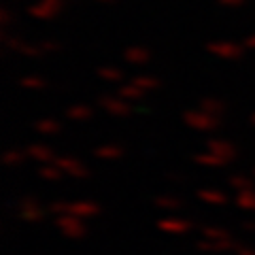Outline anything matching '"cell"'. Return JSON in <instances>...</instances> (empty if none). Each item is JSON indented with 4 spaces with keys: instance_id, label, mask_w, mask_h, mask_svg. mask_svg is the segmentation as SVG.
I'll return each mask as SVG.
<instances>
[{
    "instance_id": "6da1fadb",
    "label": "cell",
    "mask_w": 255,
    "mask_h": 255,
    "mask_svg": "<svg viewBox=\"0 0 255 255\" xmlns=\"http://www.w3.org/2000/svg\"><path fill=\"white\" fill-rule=\"evenodd\" d=\"M49 213L75 215L79 219H90L100 213V206L96 202H53V204H49Z\"/></svg>"
},
{
    "instance_id": "7a4b0ae2",
    "label": "cell",
    "mask_w": 255,
    "mask_h": 255,
    "mask_svg": "<svg viewBox=\"0 0 255 255\" xmlns=\"http://www.w3.org/2000/svg\"><path fill=\"white\" fill-rule=\"evenodd\" d=\"M55 226H58V230L64 236L73 238V241H79V238H83L87 234L83 219L75 217V215H58V217H55Z\"/></svg>"
},
{
    "instance_id": "3957f363",
    "label": "cell",
    "mask_w": 255,
    "mask_h": 255,
    "mask_svg": "<svg viewBox=\"0 0 255 255\" xmlns=\"http://www.w3.org/2000/svg\"><path fill=\"white\" fill-rule=\"evenodd\" d=\"M185 124L194 130H202V132H209V130H215L219 126V119L215 115H209L204 111H189V113L183 115Z\"/></svg>"
},
{
    "instance_id": "277c9868",
    "label": "cell",
    "mask_w": 255,
    "mask_h": 255,
    "mask_svg": "<svg viewBox=\"0 0 255 255\" xmlns=\"http://www.w3.org/2000/svg\"><path fill=\"white\" fill-rule=\"evenodd\" d=\"M196 249L202 253H226V251H236L238 243L232 236L226 238V241H206V238H202V241L196 243Z\"/></svg>"
},
{
    "instance_id": "5b68a950",
    "label": "cell",
    "mask_w": 255,
    "mask_h": 255,
    "mask_svg": "<svg viewBox=\"0 0 255 255\" xmlns=\"http://www.w3.org/2000/svg\"><path fill=\"white\" fill-rule=\"evenodd\" d=\"M53 164L58 166L62 172H66V174H70V177H75V179H85L87 174H90L85 166L75 157H55Z\"/></svg>"
},
{
    "instance_id": "8992f818",
    "label": "cell",
    "mask_w": 255,
    "mask_h": 255,
    "mask_svg": "<svg viewBox=\"0 0 255 255\" xmlns=\"http://www.w3.org/2000/svg\"><path fill=\"white\" fill-rule=\"evenodd\" d=\"M211 53L219 55V58L223 60H236L243 55V47L241 45H234L230 41H217V43H209V47H206Z\"/></svg>"
},
{
    "instance_id": "52a82bcc",
    "label": "cell",
    "mask_w": 255,
    "mask_h": 255,
    "mask_svg": "<svg viewBox=\"0 0 255 255\" xmlns=\"http://www.w3.org/2000/svg\"><path fill=\"white\" fill-rule=\"evenodd\" d=\"M62 6H64V0H43L41 4L30 6L28 13L34 15V17H41V19H49L62 11Z\"/></svg>"
},
{
    "instance_id": "ba28073f",
    "label": "cell",
    "mask_w": 255,
    "mask_h": 255,
    "mask_svg": "<svg viewBox=\"0 0 255 255\" xmlns=\"http://www.w3.org/2000/svg\"><path fill=\"white\" fill-rule=\"evenodd\" d=\"M45 211L38 206V202L34 200V198H23V200L19 202V217L23 221H30V223H36L43 219Z\"/></svg>"
},
{
    "instance_id": "9c48e42d",
    "label": "cell",
    "mask_w": 255,
    "mask_h": 255,
    "mask_svg": "<svg viewBox=\"0 0 255 255\" xmlns=\"http://www.w3.org/2000/svg\"><path fill=\"white\" fill-rule=\"evenodd\" d=\"M157 228L162 230V232L166 234H174V236H179V234H185L191 230V223L187 219H159L157 221Z\"/></svg>"
},
{
    "instance_id": "30bf717a",
    "label": "cell",
    "mask_w": 255,
    "mask_h": 255,
    "mask_svg": "<svg viewBox=\"0 0 255 255\" xmlns=\"http://www.w3.org/2000/svg\"><path fill=\"white\" fill-rule=\"evenodd\" d=\"M98 102H100V107L105 111H109L111 115H117V117H124V115H128L132 111L126 100H115V98H111V96H102Z\"/></svg>"
},
{
    "instance_id": "8fae6325",
    "label": "cell",
    "mask_w": 255,
    "mask_h": 255,
    "mask_svg": "<svg viewBox=\"0 0 255 255\" xmlns=\"http://www.w3.org/2000/svg\"><path fill=\"white\" fill-rule=\"evenodd\" d=\"M209 151L215 155H219L223 157L226 162H230V159H234L236 157V147L232 145V142H228V140H209Z\"/></svg>"
},
{
    "instance_id": "7c38bea8",
    "label": "cell",
    "mask_w": 255,
    "mask_h": 255,
    "mask_svg": "<svg viewBox=\"0 0 255 255\" xmlns=\"http://www.w3.org/2000/svg\"><path fill=\"white\" fill-rule=\"evenodd\" d=\"M194 162L200 164V166H206V168H221V166L228 164L223 157L211 153V151H206V153H198V155L194 157Z\"/></svg>"
},
{
    "instance_id": "4fadbf2b",
    "label": "cell",
    "mask_w": 255,
    "mask_h": 255,
    "mask_svg": "<svg viewBox=\"0 0 255 255\" xmlns=\"http://www.w3.org/2000/svg\"><path fill=\"white\" fill-rule=\"evenodd\" d=\"M28 155L38 159V162H53V159H55V153L49 147H45V145H32V147H28Z\"/></svg>"
},
{
    "instance_id": "5bb4252c",
    "label": "cell",
    "mask_w": 255,
    "mask_h": 255,
    "mask_svg": "<svg viewBox=\"0 0 255 255\" xmlns=\"http://www.w3.org/2000/svg\"><path fill=\"white\" fill-rule=\"evenodd\" d=\"M198 198L206 204H226L228 202L226 194H221V191H217V189H200L198 191Z\"/></svg>"
},
{
    "instance_id": "9a60e30c",
    "label": "cell",
    "mask_w": 255,
    "mask_h": 255,
    "mask_svg": "<svg viewBox=\"0 0 255 255\" xmlns=\"http://www.w3.org/2000/svg\"><path fill=\"white\" fill-rule=\"evenodd\" d=\"M124 58L130 64H145L149 60V51L142 49V47H130V49L124 53Z\"/></svg>"
},
{
    "instance_id": "2e32d148",
    "label": "cell",
    "mask_w": 255,
    "mask_h": 255,
    "mask_svg": "<svg viewBox=\"0 0 255 255\" xmlns=\"http://www.w3.org/2000/svg\"><path fill=\"white\" fill-rule=\"evenodd\" d=\"M236 204L245 211H255V187L241 191V194L236 196Z\"/></svg>"
},
{
    "instance_id": "e0dca14e",
    "label": "cell",
    "mask_w": 255,
    "mask_h": 255,
    "mask_svg": "<svg viewBox=\"0 0 255 255\" xmlns=\"http://www.w3.org/2000/svg\"><path fill=\"white\" fill-rule=\"evenodd\" d=\"M202 238H206V241H226V238H230V234L223 228L206 226V228H202Z\"/></svg>"
},
{
    "instance_id": "ac0fdd59",
    "label": "cell",
    "mask_w": 255,
    "mask_h": 255,
    "mask_svg": "<svg viewBox=\"0 0 255 255\" xmlns=\"http://www.w3.org/2000/svg\"><path fill=\"white\" fill-rule=\"evenodd\" d=\"M122 147L117 145H105V147H98L96 149V157H102V159H115V157H122Z\"/></svg>"
},
{
    "instance_id": "d6986e66",
    "label": "cell",
    "mask_w": 255,
    "mask_h": 255,
    "mask_svg": "<svg viewBox=\"0 0 255 255\" xmlns=\"http://www.w3.org/2000/svg\"><path fill=\"white\" fill-rule=\"evenodd\" d=\"M155 204L159 209H168V211H179L183 206L179 198H172V196H159V198H155Z\"/></svg>"
},
{
    "instance_id": "ffe728a7",
    "label": "cell",
    "mask_w": 255,
    "mask_h": 255,
    "mask_svg": "<svg viewBox=\"0 0 255 255\" xmlns=\"http://www.w3.org/2000/svg\"><path fill=\"white\" fill-rule=\"evenodd\" d=\"M200 111H204V113H209V115H219L223 111V102L213 100V98H204V100H200Z\"/></svg>"
},
{
    "instance_id": "44dd1931",
    "label": "cell",
    "mask_w": 255,
    "mask_h": 255,
    "mask_svg": "<svg viewBox=\"0 0 255 255\" xmlns=\"http://www.w3.org/2000/svg\"><path fill=\"white\" fill-rule=\"evenodd\" d=\"M140 96H142V90H140V87H136L134 83L124 85L122 90H119V98H122V100H138Z\"/></svg>"
},
{
    "instance_id": "7402d4cb",
    "label": "cell",
    "mask_w": 255,
    "mask_h": 255,
    "mask_svg": "<svg viewBox=\"0 0 255 255\" xmlns=\"http://www.w3.org/2000/svg\"><path fill=\"white\" fill-rule=\"evenodd\" d=\"M230 187H234L236 191H245V189H253V181L251 179H247V177H243V174H234V177H230Z\"/></svg>"
},
{
    "instance_id": "603a6c76",
    "label": "cell",
    "mask_w": 255,
    "mask_h": 255,
    "mask_svg": "<svg viewBox=\"0 0 255 255\" xmlns=\"http://www.w3.org/2000/svg\"><path fill=\"white\" fill-rule=\"evenodd\" d=\"M38 174H41V179H47V181H58L62 177V170L58 168V166H43L41 170H38Z\"/></svg>"
},
{
    "instance_id": "cb8c5ba5",
    "label": "cell",
    "mask_w": 255,
    "mask_h": 255,
    "mask_svg": "<svg viewBox=\"0 0 255 255\" xmlns=\"http://www.w3.org/2000/svg\"><path fill=\"white\" fill-rule=\"evenodd\" d=\"M34 128H36L38 134H55L60 130V126L55 122H51V119H43V122H38Z\"/></svg>"
},
{
    "instance_id": "d4e9b609",
    "label": "cell",
    "mask_w": 255,
    "mask_h": 255,
    "mask_svg": "<svg viewBox=\"0 0 255 255\" xmlns=\"http://www.w3.org/2000/svg\"><path fill=\"white\" fill-rule=\"evenodd\" d=\"M132 83L136 87H140L142 92H145V90H155V87H157V81L153 77H136Z\"/></svg>"
},
{
    "instance_id": "484cf974",
    "label": "cell",
    "mask_w": 255,
    "mask_h": 255,
    "mask_svg": "<svg viewBox=\"0 0 255 255\" xmlns=\"http://www.w3.org/2000/svg\"><path fill=\"white\" fill-rule=\"evenodd\" d=\"M66 115L70 119H87V117H92V111L87 107H73L66 111Z\"/></svg>"
},
{
    "instance_id": "4316f807",
    "label": "cell",
    "mask_w": 255,
    "mask_h": 255,
    "mask_svg": "<svg viewBox=\"0 0 255 255\" xmlns=\"http://www.w3.org/2000/svg\"><path fill=\"white\" fill-rule=\"evenodd\" d=\"M98 75H100L102 79H107V81H119V79H122V70L107 66V68H100Z\"/></svg>"
},
{
    "instance_id": "83f0119b",
    "label": "cell",
    "mask_w": 255,
    "mask_h": 255,
    "mask_svg": "<svg viewBox=\"0 0 255 255\" xmlns=\"http://www.w3.org/2000/svg\"><path fill=\"white\" fill-rule=\"evenodd\" d=\"M21 85L28 87V90H41V87H45V81L43 79H38V77H23Z\"/></svg>"
},
{
    "instance_id": "f1b7e54d",
    "label": "cell",
    "mask_w": 255,
    "mask_h": 255,
    "mask_svg": "<svg viewBox=\"0 0 255 255\" xmlns=\"http://www.w3.org/2000/svg\"><path fill=\"white\" fill-rule=\"evenodd\" d=\"M21 159H23V153H21V151H9V153H4V164H6V166L19 164Z\"/></svg>"
},
{
    "instance_id": "f546056e",
    "label": "cell",
    "mask_w": 255,
    "mask_h": 255,
    "mask_svg": "<svg viewBox=\"0 0 255 255\" xmlns=\"http://www.w3.org/2000/svg\"><path fill=\"white\" fill-rule=\"evenodd\" d=\"M41 49H43V51H58V49H60V43H55V41H45V43H41Z\"/></svg>"
},
{
    "instance_id": "4dcf8cb0",
    "label": "cell",
    "mask_w": 255,
    "mask_h": 255,
    "mask_svg": "<svg viewBox=\"0 0 255 255\" xmlns=\"http://www.w3.org/2000/svg\"><path fill=\"white\" fill-rule=\"evenodd\" d=\"M236 255H255V249H251V247H243V245H238V249L234 251Z\"/></svg>"
},
{
    "instance_id": "1f68e13d",
    "label": "cell",
    "mask_w": 255,
    "mask_h": 255,
    "mask_svg": "<svg viewBox=\"0 0 255 255\" xmlns=\"http://www.w3.org/2000/svg\"><path fill=\"white\" fill-rule=\"evenodd\" d=\"M0 19H2L4 26H9V23H11V13L6 9H2V11H0Z\"/></svg>"
},
{
    "instance_id": "d6a6232c",
    "label": "cell",
    "mask_w": 255,
    "mask_h": 255,
    "mask_svg": "<svg viewBox=\"0 0 255 255\" xmlns=\"http://www.w3.org/2000/svg\"><path fill=\"white\" fill-rule=\"evenodd\" d=\"M219 2H221L223 6H241L245 0H219Z\"/></svg>"
},
{
    "instance_id": "836d02e7",
    "label": "cell",
    "mask_w": 255,
    "mask_h": 255,
    "mask_svg": "<svg viewBox=\"0 0 255 255\" xmlns=\"http://www.w3.org/2000/svg\"><path fill=\"white\" fill-rule=\"evenodd\" d=\"M245 47H249V49H255V34H253V36H247Z\"/></svg>"
},
{
    "instance_id": "e575fe53",
    "label": "cell",
    "mask_w": 255,
    "mask_h": 255,
    "mask_svg": "<svg viewBox=\"0 0 255 255\" xmlns=\"http://www.w3.org/2000/svg\"><path fill=\"white\" fill-rule=\"evenodd\" d=\"M243 228H245V230H249V232H255V221H245V223H243Z\"/></svg>"
},
{
    "instance_id": "d590c367",
    "label": "cell",
    "mask_w": 255,
    "mask_h": 255,
    "mask_svg": "<svg viewBox=\"0 0 255 255\" xmlns=\"http://www.w3.org/2000/svg\"><path fill=\"white\" fill-rule=\"evenodd\" d=\"M98 2H105V4H113L115 0H98Z\"/></svg>"
},
{
    "instance_id": "8d00e7d4",
    "label": "cell",
    "mask_w": 255,
    "mask_h": 255,
    "mask_svg": "<svg viewBox=\"0 0 255 255\" xmlns=\"http://www.w3.org/2000/svg\"><path fill=\"white\" fill-rule=\"evenodd\" d=\"M251 124H255V113H253V115H251Z\"/></svg>"
},
{
    "instance_id": "74e56055",
    "label": "cell",
    "mask_w": 255,
    "mask_h": 255,
    "mask_svg": "<svg viewBox=\"0 0 255 255\" xmlns=\"http://www.w3.org/2000/svg\"><path fill=\"white\" fill-rule=\"evenodd\" d=\"M251 174H253V177H255V168H253V170H251Z\"/></svg>"
}]
</instances>
